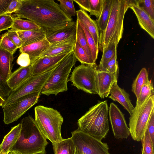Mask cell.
Returning a JSON list of instances; mask_svg holds the SVG:
<instances>
[{"instance_id": "36", "label": "cell", "mask_w": 154, "mask_h": 154, "mask_svg": "<svg viewBox=\"0 0 154 154\" xmlns=\"http://www.w3.org/2000/svg\"><path fill=\"white\" fill-rule=\"evenodd\" d=\"M141 141L142 143V154H154V144L152 142L146 129Z\"/></svg>"}, {"instance_id": "3", "label": "cell", "mask_w": 154, "mask_h": 154, "mask_svg": "<svg viewBox=\"0 0 154 154\" xmlns=\"http://www.w3.org/2000/svg\"><path fill=\"white\" fill-rule=\"evenodd\" d=\"M107 100L99 101L78 120V129L101 140L109 131Z\"/></svg>"}, {"instance_id": "13", "label": "cell", "mask_w": 154, "mask_h": 154, "mask_svg": "<svg viewBox=\"0 0 154 154\" xmlns=\"http://www.w3.org/2000/svg\"><path fill=\"white\" fill-rule=\"evenodd\" d=\"M119 71L114 73L98 71L96 74L97 94L102 99L108 97L113 84L117 82Z\"/></svg>"}, {"instance_id": "40", "label": "cell", "mask_w": 154, "mask_h": 154, "mask_svg": "<svg viewBox=\"0 0 154 154\" xmlns=\"http://www.w3.org/2000/svg\"><path fill=\"white\" fill-rule=\"evenodd\" d=\"M14 17L11 14H5L0 16V32L11 28L14 23Z\"/></svg>"}, {"instance_id": "24", "label": "cell", "mask_w": 154, "mask_h": 154, "mask_svg": "<svg viewBox=\"0 0 154 154\" xmlns=\"http://www.w3.org/2000/svg\"><path fill=\"white\" fill-rule=\"evenodd\" d=\"M13 54L0 48V73L7 81L12 73Z\"/></svg>"}, {"instance_id": "39", "label": "cell", "mask_w": 154, "mask_h": 154, "mask_svg": "<svg viewBox=\"0 0 154 154\" xmlns=\"http://www.w3.org/2000/svg\"><path fill=\"white\" fill-rule=\"evenodd\" d=\"M97 70L99 71L110 73H114L119 71L117 54H115L104 66Z\"/></svg>"}, {"instance_id": "32", "label": "cell", "mask_w": 154, "mask_h": 154, "mask_svg": "<svg viewBox=\"0 0 154 154\" xmlns=\"http://www.w3.org/2000/svg\"><path fill=\"white\" fill-rule=\"evenodd\" d=\"M118 45L114 43L110 44L103 52L102 56L97 69H99L104 66L116 54Z\"/></svg>"}, {"instance_id": "21", "label": "cell", "mask_w": 154, "mask_h": 154, "mask_svg": "<svg viewBox=\"0 0 154 154\" xmlns=\"http://www.w3.org/2000/svg\"><path fill=\"white\" fill-rule=\"evenodd\" d=\"M76 14L77 20L82 23L88 31L98 48L99 33L96 21L92 19L85 11L81 9L77 11Z\"/></svg>"}, {"instance_id": "49", "label": "cell", "mask_w": 154, "mask_h": 154, "mask_svg": "<svg viewBox=\"0 0 154 154\" xmlns=\"http://www.w3.org/2000/svg\"><path fill=\"white\" fill-rule=\"evenodd\" d=\"M8 154H22L16 151H10L8 153Z\"/></svg>"}, {"instance_id": "6", "label": "cell", "mask_w": 154, "mask_h": 154, "mask_svg": "<svg viewBox=\"0 0 154 154\" xmlns=\"http://www.w3.org/2000/svg\"><path fill=\"white\" fill-rule=\"evenodd\" d=\"M77 61L72 51L62 60L52 73L42 89L40 94L57 95L60 92L66 91L69 74Z\"/></svg>"}, {"instance_id": "48", "label": "cell", "mask_w": 154, "mask_h": 154, "mask_svg": "<svg viewBox=\"0 0 154 154\" xmlns=\"http://www.w3.org/2000/svg\"><path fill=\"white\" fill-rule=\"evenodd\" d=\"M5 101L0 96V106L3 107Z\"/></svg>"}, {"instance_id": "25", "label": "cell", "mask_w": 154, "mask_h": 154, "mask_svg": "<svg viewBox=\"0 0 154 154\" xmlns=\"http://www.w3.org/2000/svg\"><path fill=\"white\" fill-rule=\"evenodd\" d=\"M54 154H75V148L71 137L52 143Z\"/></svg>"}, {"instance_id": "51", "label": "cell", "mask_w": 154, "mask_h": 154, "mask_svg": "<svg viewBox=\"0 0 154 154\" xmlns=\"http://www.w3.org/2000/svg\"></svg>"}, {"instance_id": "20", "label": "cell", "mask_w": 154, "mask_h": 154, "mask_svg": "<svg viewBox=\"0 0 154 154\" xmlns=\"http://www.w3.org/2000/svg\"><path fill=\"white\" fill-rule=\"evenodd\" d=\"M51 43L45 38L19 48L21 53L28 54L30 57L31 64L38 58L39 56L49 46Z\"/></svg>"}, {"instance_id": "11", "label": "cell", "mask_w": 154, "mask_h": 154, "mask_svg": "<svg viewBox=\"0 0 154 154\" xmlns=\"http://www.w3.org/2000/svg\"><path fill=\"white\" fill-rule=\"evenodd\" d=\"M40 93L38 92L26 95L2 107L4 123L8 125L17 121L38 102Z\"/></svg>"}, {"instance_id": "43", "label": "cell", "mask_w": 154, "mask_h": 154, "mask_svg": "<svg viewBox=\"0 0 154 154\" xmlns=\"http://www.w3.org/2000/svg\"><path fill=\"white\" fill-rule=\"evenodd\" d=\"M17 63L20 66L25 67L31 64V61L29 55L25 53H22L18 57Z\"/></svg>"}, {"instance_id": "44", "label": "cell", "mask_w": 154, "mask_h": 154, "mask_svg": "<svg viewBox=\"0 0 154 154\" xmlns=\"http://www.w3.org/2000/svg\"><path fill=\"white\" fill-rule=\"evenodd\" d=\"M147 130L151 140L154 144V111L152 112L150 117Z\"/></svg>"}, {"instance_id": "34", "label": "cell", "mask_w": 154, "mask_h": 154, "mask_svg": "<svg viewBox=\"0 0 154 154\" xmlns=\"http://www.w3.org/2000/svg\"><path fill=\"white\" fill-rule=\"evenodd\" d=\"M0 48L13 54L18 48L7 35L6 33L1 36L0 39Z\"/></svg>"}, {"instance_id": "12", "label": "cell", "mask_w": 154, "mask_h": 154, "mask_svg": "<svg viewBox=\"0 0 154 154\" xmlns=\"http://www.w3.org/2000/svg\"><path fill=\"white\" fill-rule=\"evenodd\" d=\"M109 119L115 137L118 139L127 138L130 135L124 115L114 103L109 108Z\"/></svg>"}, {"instance_id": "9", "label": "cell", "mask_w": 154, "mask_h": 154, "mask_svg": "<svg viewBox=\"0 0 154 154\" xmlns=\"http://www.w3.org/2000/svg\"><path fill=\"white\" fill-rule=\"evenodd\" d=\"M71 134V137L75 147L76 154H111L107 143L78 129Z\"/></svg>"}, {"instance_id": "41", "label": "cell", "mask_w": 154, "mask_h": 154, "mask_svg": "<svg viewBox=\"0 0 154 154\" xmlns=\"http://www.w3.org/2000/svg\"><path fill=\"white\" fill-rule=\"evenodd\" d=\"M11 91L6 81L0 73V96L5 101Z\"/></svg>"}, {"instance_id": "14", "label": "cell", "mask_w": 154, "mask_h": 154, "mask_svg": "<svg viewBox=\"0 0 154 154\" xmlns=\"http://www.w3.org/2000/svg\"><path fill=\"white\" fill-rule=\"evenodd\" d=\"M71 51H66L56 56L37 59L31 64L32 76L44 73L59 64Z\"/></svg>"}, {"instance_id": "2", "label": "cell", "mask_w": 154, "mask_h": 154, "mask_svg": "<svg viewBox=\"0 0 154 154\" xmlns=\"http://www.w3.org/2000/svg\"><path fill=\"white\" fill-rule=\"evenodd\" d=\"M20 136L12 148L22 154H46L47 139L41 132L34 119L29 115L21 121Z\"/></svg>"}, {"instance_id": "29", "label": "cell", "mask_w": 154, "mask_h": 154, "mask_svg": "<svg viewBox=\"0 0 154 154\" xmlns=\"http://www.w3.org/2000/svg\"><path fill=\"white\" fill-rule=\"evenodd\" d=\"M11 29L16 30L26 31L38 29L41 28L32 22L15 17Z\"/></svg>"}, {"instance_id": "37", "label": "cell", "mask_w": 154, "mask_h": 154, "mask_svg": "<svg viewBox=\"0 0 154 154\" xmlns=\"http://www.w3.org/2000/svg\"><path fill=\"white\" fill-rule=\"evenodd\" d=\"M139 6L154 21V0H138Z\"/></svg>"}, {"instance_id": "18", "label": "cell", "mask_w": 154, "mask_h": 154, "mask_svg": "<svg viewBox=\"0 0 154 154\" xmlns=\"http://www.w3.org/2000/svg\"><path fill=\"white\" fill-rule=\"evenodd\" d=\"M117 82H115L113 85L110 90V95L108 97L121 104L131 115L134 107L131 103L130 95L123 89L118 86Z\"/></svg>"}, {"instance_id": "38", "label": "cell", "mask_w": 154, "mask_h": 154, "mask_svg": "<svg viewBox=\"0 0 154 154\" xmlns=\"http://www.w3.org/2000/svg\"><path fill=\"white\" fill-rule=\"evenodd\" d=\"M89 2L90 15H94L97 19L102 11L103 0H89Z\"/></svg>"}, {"instance_id": "42", "label": "cell", "mask_w": 154, "mask_h": 154, "mask_svg": "<svg viewBox=\"0 0 154 154\" xmlns=\"http://www.w3.org/2000/svg\"><path fill=\"white\" fill-rule=\"evenodd\" d=\"M7 35L16 45L19 48L22 46V42L16 30L11 29L6 32Z\"/></svg>"}, {"instance_id": "5", "label": "cell", "mask_w": 154, "mask_h": 154, "mask_svg": "<svg viewBox=\"0 0 154 154\" xmlns=\"http://www.w3.org/2000/svg\"><path fill=\"white\" fill-rule=\"evenodd\" d=\"M35 121L39 130L52 143L63 139L61 127L63 119L60 112L53 108L38 105L34 108Z\"/></svg>"}, {"instance_id": "46", "label": "cell", "mask_w": 154, "mask_h": 154, "mask_svg": "<svg viewBox=\"0 0 154 154\" xmlns=\"http://www.w3.org/2000/svg\"><path fill=\"white\" fill-rule=\"evenodd\" d=\"M76 3L79 6L80 8L85 11L90 12V5L89 0H82L73 1Z\"/></svg>"}, {"instance_id": "35", "label": "cell", "mask_w": 154, "mask_h": 154, "mask_svg": "<svg viewBox=\"0 0 154 154\" xmlns=\"http://www.w3.org/2000/svg\"><path fill=\"white\" fill-rule=\"evenodd\" d=\"M58 1L60 2L59 5L61 10L69 17L72 18V16L76 15V11L73 0H58Z\"/></svg>"}, {"instance_id": "1", "label": "cell", "mask_w": 154, "mask_h": 154, "mask_svg": "<svg viewBox=\"0 0 154 154\" xmlns=\"http://www.w3.org/2000/svg\"><path fill=\"white\" fill-rule=\"evenodd\" d=\"M21 5L14 14L26 19L47 31L64 27L73 21L53 0H21Z\"/></svg>"}, {"instance_id": "16", "label": "cell", "mask_w": 154, "mask_h": 154, "mask_svg": "<svg viewBox=\"0 0 154 154\" xmlns=\"http://www.w3.org/2000/svg\"><path fill=\"white\" fill-rule=\"evenodd\" d=\"M76 22L73 21L62 29L46 31V38L51 44L66 40L76 35Z\"/></svg>"}, {"instance_id": "15", "label": "cell", "mask_w": 154, "mask_h": 154, "mask_svg": "<svg viewBox=\"0 0 154 154\" xmlns=\"http://www.w3.org/2000/svg\"><path fill=\"white\" fill-rule=\"evenodd\" d=\"M76 41V35L64 40L51 44L38 58L56 56L66 51H72Z\"/></svg>"}, {"instance_id": "50", "label": "cell", "mask_w": 154, "mask_h": 154, "mask_svg": "<svg viewBox=\"0 0 154 154\" xmlns=\"http://www.w3.org/2000/svg\"><path fill=\"white\" fill-rule=\"evenodd\" d=\"M0 154H8V153H3L1 152H0Z\"/></svg>"}, {"instance_id": "7", "label": "cell", "mask_w": 154, "mask_h": 154, "mask_svg": "<svg viewBox=\"0 0 154 154\" xmlns=\"http://www.w3.org/2000/svg\"><path fill=\"white\" fill-rule=\"evenodd\" d=\"M153 111L154 95L149 97L142 105L134 108L129 117V124L130 134L134 140H141Z\"/></svg>"}, {"instance_id": "17", "label": "cell", "mask_w": 154, "mask_h": 154, "mask_svg": "<svg viewBox=\"0 0 154 154\" xmlns=\"http://www.w3.org/2000/svg\"><path fill=\"white\" fill-rule=\"evenodd\" d=\"M32 76L31 64L28 66H20L12 72L6 82L13 91L29 79Z\"/></svg>"}, {"instance_id": "33", "label": "cell", "mask_w": 154, "mask_h": 154, "mask_svg": "<svg viewBox=\"0 0 154 154\" xmlns=\"http://www.w3.org/2000/svg\"><path fill=\"white\" fill-rule=\"evenodd\" d=\"M73 52L76 59L81 63L88 65H93L91 64L85 51L76 40Z\"/></svg>"}, {"instance_id": "10", "label": "cell", "mask_w": 154, "mask_h": 154, "mask_svg": "<svg viewBox=\"0 0 154 154\" xmlns=\"http://www.w3.org/2000/svg\"><path fill=\"white\" fill-rule=\"evenodd\" d=\"M59 64L44 73L31 76L15 90L11 91L2 107L24 96L34 92H41L47 80Z\"/></svg>"}, {"instance_id": "52", "label": "cell", "mask_w": 154, "mask_h": 154, "mask_svg": "<svg viewBox=\"0 0 154 154\" xmlns=\"http://www.w3.org/2000/svg\"></svg>"}, {"instance_id": "4", "label": "cell", "mask_w": 154, "mask_h": 154, "mask_svg": "<svg viewBox=\"0 0 154 154\" xmlns=\"http://www.w3.org/2000/svg\"><path fill=\"white\" fill-rule=\"evenodd\" d=\"M129 8L126 0H113L106 26L99 34L98 48L102 52L110 44L118 45L122 36L124 16Z\"/></svg>"}, {"instance_id": "27", "label": "cell", "mask_w": 154, "mask_h": 154, "mask_svg": "<svg viewBox=\"0 0 154 154\" xmlns=\"http://www.w3.org/2000/svg\"><path fill=\"white\" fill-rule=\"evenodd\" d=\"M149 81L148 71L145 68H143L133 81L132 85V91L136 95L137 100L139 98L141 88Z\"/></svg>"}, {"instance_id": "8", "label": "cell", "mask_w": 154, "mask_h": 154, "mask_svg": "<svg viewBox=\"0 0 154 154\" xmlns=\"http://www.w3.org/2000/svg\"><path fill=\"white\" fill-rule=\"evenodd\" d=\"M97 66L81 63L75 67L70 75L68 81L78 90L90 94H97L96 74Z\"/></svg>"}, {"instance_id": "31", "label": "cell", "mask_w": 154, "mask_h": 154, "mask_svg": "<svg viewBox=\"0 0 154 154\" xmlns=\"http://www.w3.org/2000/svg\"><path fill=\"white\" fill-rule=\"evenodd\" d=\"M78 21L85 32L87 43L91 52L93 61L94 63H95L98 55L99 52L98 48L97 47L93 37L88 31L82 23L78 20Z\"/></svg>"}, {"instance_id": "23", "label": "cell", "mask_w": 154, "mask_h": 154, "mask_svg": "<svg viewBox=\"0 0 154 154\" xmlns=\"http://www.w3.org/2000/svg\"><path fill=\"white\" fill-rule=\"evenodd\" d=\"M16 31L22 41L21 47L39 41L46 38V31L42 28L26 31L16 30Z\"/></svg>"}, {"instance_id": "19", "label": "cell", "mask_w": 154, "mask_h": 154, "mask_svg": "<svg viewBox=\"0 0 154 154\" xmlns=\"http://www.w3.org/2000/svg\"><path fill=\"white\" fill-rule=\"evenodd\" d=\"M134 12L141 27L154 38V21L138 5V1L130 7Z\"/></svg>"}, {"instance_id": "53", "label": "cell", "mask_w": 154, "mask_h": 154, "mask_svg": "<svg viewBox=\"0 0 154 154\" xmlns=\"http://www.w3.org/2000/svg\"></svg>"}, {"instance_id": "45", "label": "cell", "mask_w": 154, "mask_h": 154, "mask_svg": "<svg viewBox=\"0 0 154 154\" xmlns=\"http://www.w3.org/2000/svg\"><path fill=\"white\" fill-rule=\"evenodd\" d=\"M21 0H12L7 10L6 14H11L17 11L21 5Z\"/></svg>"}, {"instance_id": "30", "label": "cell", "mask_w": 154, "mask_h": 154, "mask_svg": "<svg viewBox=\"0 0 154 154\" xmlns=\"http://www.w3.org/2000/svg\"><path fill=\"white\" fill-rule=\"evenodd\" d=\"M152 95H154L153 85L150 80L141 88L139 98L137 100L135 106L138 107L142 105L149 97Z\"/></svg>"}, {"instance_id": "47", "label": "cell", "mask_w": 154, "mask_h": 154, "mask_svg": "<svg viewBox=\"0 0 154 154\" xmlns=\"http://www.w3.org/2000/svg\"><path fill=\"white\" fill-rule=\"evenodd\" d=\"M12 0H0V16L6 14L7 9Z\"/></svg>"}, {"instance_id": "26", "label": "cell", "mask_w": 154, "mask_h": 154, "mask_svg": "<svg viewBox=\"0 0 154 154\" xmlns=\"http://www.w3.org/2000/svg\"><path fill=\"white\" fill-rule=\"evenodd\" d=\"M113 0H103L101 14L96 20L98 27L100 32L105 29L111 12Z\"/></svg>"}, {"instance_id": "22", "label": "cell", "mask_w": 154, "mask_h": 154, "mask_svg": "<svg viewBox=\"0 0 154 154\" xmlns=\"http://www.w3.org/2000/svg\"><path fill=\"white\" fill-rule=\"evenodd\" d=\"M21 129L20 123L11 128L10 131L4 136L0 145V152L8 153L11 151L20 136Z\"/></svg>"}, {"instance_id": "28", "label": "cell", "mask_w": 154, "mask_h": 154, "mask_svg": "<svg viewBox=\"0 0 154 154\" xmlns=\"http://www.w3.org/2000/svg\"><path fill=\"white\" fill-rule=\"evenodd\" d=\"M77 27L76 40L80 46L84 49L87 54L92 65L96 64L93 61L91 52L88 45L86 37L84 30L76 20Z\"/></svg>"}]
</instances>
